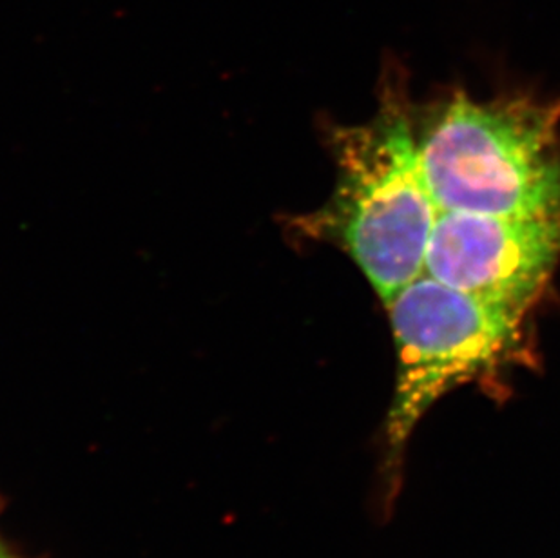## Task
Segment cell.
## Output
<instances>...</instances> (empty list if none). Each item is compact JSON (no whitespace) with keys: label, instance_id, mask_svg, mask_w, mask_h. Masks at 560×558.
Segmentation results:
<instances>
[{"label":"cell","instance_id":"6da1fadb","mask_svg":"<svg viewBox=\"0 0 560 558\" xmlns=\"http://www.w3.org/2000/svg\"><path fill=\"white\" fill-rule=\"evenodd\" d=\"M377 90L366 120L328 131L332 190L323 206L292 217L289 232L341 251L386 309L423 275L439 207L419 153L407 73L386 62Z\"/></svg>","mask_w":560,"mask_h":558},{"label":"cell","instance_id":"7a4b0ae2","mask_svg":"<svg viewBox=\"0 0 560 558\" xmlns=\"http://www.w3.org/2000/svg\"><path fill=\"white\" fill-rule=\"evenodd\" d=\"M416 131L439 211L560 218V96L454 90Z\"/></svg>","mask_w":560,"mask_h":558},{"label":"cell","instance_id":"3957f363","mask_svg":"<svg viewBox=\"0 0 560 558\" xmlns=\"http://www.w3.org/2000/svg\"><path fill=\"white\" fill-rule=\"evenodd\" d=\"M396 347V386L385 425L386 505L401 479L402 455L427 411L455 388L493 383L534 367L532 312L482 300L419 276L386 306Z\"/></svg>","mask_w":560,"mask_h":558},{"label":"cell","instance_id":"277c9868","mask_svg":"<svg viewBox=\"0 0 560 558\" xmlns=\"http://www.w3.org/2000/svg\"><path fill=\"white\" fill-rule=\"evenodd\" d=\"M559 264L560 218L439 211L423 275L532 312Z\"/></svg>","mask_w":560,"mask_h":558},{"label":"cell","instance_id":"5b68a950","mask_svg":"<svg viewBox=\"0 0 560 558\" xmlns=\"http://www.w3.org/2000/svg\"><path fill=\"white\" fill-rule=\"evenodd\" d=\"M5 554H10V551H8V549H5L4 546H2V543H0V557H2V555Z\"/></svg>","mask_w":560,"mask_h":558},{"label":"cell","instance_id":"8992f818","mask_svg":"<svg viewBox=\"0 0 560 558\" xmlns=\"http://www.w3.org/2000/svg\"><path fill=\"white\" fill-rule=\"evenodd\" d=\"M0 558H19V557H15V555L13 554H5V555H2V557Z\"/></svg>","mask_w":560,"mask_h":558}]
</instances>
